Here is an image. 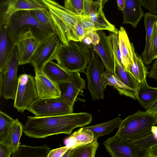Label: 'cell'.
Returning a JSON list of instances; mask_svg holds the SVG:
<instances>
[{
	"label": "cell",
	"mask_w": 157,
	"mask_h": 157,
	"mask_svg": "<svg viewBox=\"0 0 157 157\" xmlns=\"http://www.w3.org/2000/svg\"><path fill=\"white\" fill-rule=\"evenodd\" d=\"M91 114L87 112L48 117H27L23 132L30 138H44L59 134L70 135L73 129L90 124Z\"/></svg>",
	"instance_id": "obj_1"
},
{
	"label": "cell",
	"mask_w": 157,
	"mask_h": 157,
	"mask_svg": "<svg viewBox=\"0 0 157 157\" xmlns=\"http://www.w3.org/2000/svg\"><path fill=\"white\" fill-rule=\"evenodd\" d=\"M7 29L16 45L20 37L28 31H31L40 42L56 34L52 28L40 21L32 10H20L13 13L7 22Z\"/></svg>",
	"instance_id": "obj_2"
},
{
	"label": "cell",
	"mask_w": 157,
	"mask_h": 157,
	"mask_svg": "<svg viewBox=\"0 0 157 157\" xmlns=\"http://www.w3.org/2000/svg\"><path fill=\"white\" fill-rule=\"evenodd\" d=\"M89 49L82 41L71 40L66 44L61 42L52 59L69 73H85L90 55Z\"/></svg>",
	"instance_id": "obj_3"
},
{
	"label": "cell",
	"mask_w": 157,
	"mask_h": 157,
	"mask_svg": "<svg viewBox=\"0 0 157 157\" xmlns=\"http://www.w3.org/2000/svg\"><path fill=\"white\" fill-rule=\"evenodd\" d=\"M47 6L54 26L56 33L62 42L78 41L76 26L84 18V15L73 13L55 0H42Z\"/></svg>",
	"instance_id": "obj_4"
},
{
	"label": "cell",
	"mask_w": 157,
	"mask_h": 157,
	"mask_svg": "<svg viewBox=\"0 0 157 157\" xmlns=\"http://www.w3.org/2000/svg\"><path fill=\"white\" fill-rule=\"evenodd\" d=\"M157 121V115L139 110L122 120L115 136L127 141L141 139L152 133Z\"/></svg>",
	"instance_id": "obj_5"
},
{
	"label": "cell",
	"mask_w": 157,
	"mask_h": 157,
	"mask_svg": "<svg viewBox=\"0 0 157 157\" xmlns=\"http://www.w3.org/2000/svg\"><path fill=\"white\" fill-rule=\"evenodd\" d=\"M74 106L61 97L56 98H38L27 108L37 117H48L72 113Z\"/></svg>",
	"instance_id": "obj_6"
},
{
	"label": "cell",
	"mask_w": 157,
	"mask_h": 157,
	"mask_svg": "<svg viewBox=\"0 0 157 157\" xmlns=\"http://www.w3.org/2000/svg\"><path fill=\"white\" fill-rule=\"evenodd\" d=\"M90 55L86 74L87 88L93 101L103 99L104 89L103 87L105 67L94 49H90Z\"/></svg>",
	"instance_id": "obj_7"
},
{
	"label": "cell",
	"mask_w": 157,
	"mask_h": 157,
	"mask_svg": "<svg viewBox=\"0 0 157 157\" xmlns=\"http://www.w3.org/2000/svg\"><path fill=\"white\" fill-rule=\"evenodd\" d=\"M38 98L35 78L31 75L27 74L20 75L14 100V108L18 112L22 113Z\"/></svg>",
	"instance_id": "obj_8"
},
{
	"label": "cell",
	"mask_w": 157,
	"mask_h": 157,
	"mask_svg": "<svg viewBox=\"0 0 157 157\" xmlns=\"http://www.w3.org/2000/svg\"><path fill=\"white\" fill-rule=\"evenodd\" d=\"M19 65L18 53L16 46L12 55L2 72L4 85L2 96L6 99L15 100L18 84L17 75Z\"/></svg>",
	"instance_id": "obj_9"
},
{
	"label": "cell",
	"mask_w": 157,
	"mask_h": 157,
	"mask_svg": "<svg viewBox=\"0 0 157 157\" xmlns=\"http://www.w3.org/2000/svg\"><path fill=\"white\" fill-rule=\"evenodd\" d=\"M61 42L56 34L40 42L30 60L34 70L42 71L45 64L52 58Z\"/></svg>",
	"instance_id": "obj_10"
},
{
	"label": "cell",
	"mask_w": 157,
	"mask_h": 157,
	"mask_svg": "<svg viewBox=\"0 0 157 157\" xmlns=\"http://www.w3.org/2000/svg\"><path fill=\"white\" fill-rule=\"evenodd\" d=\"M103 144L112 157H145L146 151L134 146L129 141L118 138L116 136L109 137Z\"/></svg>",
	"instance_id": "obj_11"
},
{
	"label": "cell",
	"mask_w": 157,
	"mask_h": 157,
	"mask_svg": "<svg viewBox=\"0 0 157 157\" xmlns=\"http://www.w3.org/2000/svg\"><path fill=\"white\" fill-rule=\"evenodd\" d=\"M66 81L58 83L61 92V96L74 106L78 95L85 88V81L79 72H70Z\"/></svg>",
	"instance_id": "obj_12"
},
{
	"label": "cell",
	"mask_w": 157,
	"mask_h": 157,
	"mask_svg": "<svg viewBox=\"0 0 157 157\" xmlns=\"http://www.w3.org/2000/svg\"><path fill=\"white\" fill-rule=\"evenodd\" d=\"M100 36L99 43L92 44L94 49L103 64L106 70L113 74L115 68V55L113 52L109 35L107 36L102 30L97 31Z\"/></svg>",
	"instance_id": "obj_13"
},
{
	"label": "cell",
	"mask_w": 157,
	"mask_h": 157,
	"mask_svg": "<svg viewBox=\"0 0 157 157\" xmlns=\"http://www.w3.org/2000/svg\"><path fill=\"white\" fill-rule=\"evenodd\" d=\"M48 10L42 0H9L5 11L0 14V24H7L12 14L20 10Z\"/></svg>",
	"instance_id": "obj_14"
},
{
	"label": "cell",
	"mask_w": 157,
	"mask_h": 157,
	"mask_svg": "<svg viewBox=\"0 0 157 157\" xmlns=\"http://www.w3.org/2000/svg\"><path fill=\"white\" fill-rule=\"evenodd\" d=\"M35 80L39 98L50 99L59 98L61 92L58 84L49 78L43 71L34 70Z\"/></svg>",
	"instance_id": "obj_15"
},
{
	"label": "cell",
	"mask_w": 157,
	"mask_h": 157,
	"mask_svg": "<svg viewBox=\"0 0 157 157\" xmlns=\"http://www.w3.org/2000/svg\"><path fill=\"white\" fill-rule=\"evenodd\" d=\"M40 43L30 31L24 33L20 37L16 44L19 65L30 63L32 57Z\"/></svg>",
	"instance_id": "obj_16"
},
{
	"label": "cell",
	"mask_w": 157,
	"mask_h": 157,
	"mask_svg": "<svg viewBox=\"0 0 157 157\" xmlns=\"http://www.w3.org/2000/svg\"><path fill=\"white\" fill-rule=\"evenodd\" d=\"M16 46L8 33L7 24H0V72L8 63Z\"/></svg>",
	"instance_id": "obj_17"
},
{
	"label": "cell",
	"mask_w": 157,
	"mask_h": 157,
	"mask_svg": "<svg viewBox=\"0 0 157 157\" xmlns=\"http://www.w3.org/2000/svg\"><path fill=\"white\" fill-rule=\"evenodd\" d=\"M119 44L122 65L125 70L130 73L134 63L133 52L135 48L130 43L127 33L122 26L118 30Z\"/></svg>",
	"instance_id": "obj_18"
},
{
	"label": "cell",
	"mask_w": 157,
	"mask_h": 157,
	"mask_svg": "<svg viewBox=\"0 0 157 157\" xmlns=\"http://www.w3.org/2000/svg\"><path fill=\"white\" fill-rule=\"evenodd\" d=\"M141 5L138 0H125L124 8L122 11L123 24H130L135 28L144 16Z\"/></svg>",
	"instance_id": "obj_19"
},
{
	"label": "cell",
	"mask_w": 157,
	"mask_h": 157,
	"mask_svg": "<svg viewBox=\"0 0 157 157\" xmlns=\"http://www.w3.org/2000/svg\"><path fill=\"white\" fill-rule=\"evenodd\" d=\"M144 24L146 30V44L142 54V59L146 65L150 64L151 47L153 27L157 21V15L147 12L144 15Z\"/></svg>",
	"instance_id": "obj_20"
},
{
	"label": "cell",
	"mask_w": 157,
	"mask_h": 157,
	"mask_svg": "<svg viewBox=\"0 0 157 157\" xmlns=\"http://www.w3.org/2000/svg\"><path fill=\"white\" fill-rule=\"evenodd\" d=\"M136 96L141 105L146 110L157 100V87H151L147 82L140 84L136 90Z\"/></svg>",
	"instance_id": "obj_21"
},
{
	"label": "cell",
	"mask_w": 157,
	"mask_h": 157,
	"mask_svg": "<svg viewBox=\"0 0 157 157\" xmlns=\"http://www.w3.org/2000/svg\"><path fill=\"white\" fill-rule=\"evenodd\" d=\"M94 139V135L91 130L86 127L82 128L74 132L64 141L65 146L72 149L91 142Z\"/></svg>",
	"instance_id": "obj_22"
},
{
	"label": "cell",
	"mask_w": 157,
	"mask_h": 157,
	"mask_svg": "<svg viewBox=\"0 0 157 157\" xmlns=\"http://www.w3.org/2000/svg\"><path fill=\"white\" fill-rule=\"evenodd\" d=\"M107 86H113L121 95H124L135 100L136 99L134 91L122 82L115 72L112 74L106 70L103 83L104 90Z\"/></svg>",
	"instance_id": "obj_23"
},
{
	"label": "cell",
	"mask_w": 157,
	"mask_h": 157,
	"mask_svg": "<svg viewBox=\"0 0 157 157\" xmlns=\"http://www.w3.org/2000/svg\"><path fill=\"white\" fill-rule=\"evenodd\" d=\"M23 131V126L18 119H14L8 128L6 140L2 143L10 147L12 154L14 153L19 147V141Z\"/></svg>",
	"instance_id": "obj_24"
},
{
	"label": "cell",
	"mask_w": 157,
	"mask_h": 157,
	"mask_svg": "<svg viewBox=\"0 0 157 157\" xmlns=\"http://www.w3.org/2000/svg\"><path fill=\"white\" fill-rule=\"evenodd\" d=\"M93 0H64V6L66 9L76 14L87 15L96 11Z\"/></svg>",
	"instance_id": "obj_25"
},
{
	"label": "cell",
	"mask_w": 157,
	"mask_h": 157,
	"mask_svg": "<svg viewBox=\"0 0 157 157\" xmlns=\"http://www.w3.org/2000/svg\"><path fill=\"white\" fill-rule=\"evenodd\" d=\"M51 148L46 144L33 147L20 145L13 157H48Z\"/></svg>",
	"instance_id": "obj_26"
},
{
	"label": "cell",
	"mask_w": 157,
	"mask_h": 157,
	"mask_svg": "<svg viewBox=\"0 0 157 157\" xmlns=\"http://www.w3.org/2000/svg\"><path fill=\"white\" fill-rule=\"evenodd\" d=\"M42 71L49 78L58 83L67 80L70 76L69 73L52 60L45 64Z\"/></svg>",
	"instance_id": "obj_27"
},
{
	"label": "cell",
	"mask_w": 157,
	"mask_h": 157,
	"mask_svg": "<svg viewBox=\"0 0 157 157\" xmlns=\"http://www.w3.org/2000/svg\"><path fill=\"white\" fill-rule=\"evenodd\" d=\"M97 139L75 148L69 149L63 157H94L98 146Z\"/></svg>",
	"instance_id": "obj_28"
},
{
	"label": "cell",
	"mask_w": 157,
	"mask_h": 157,
	"mask_svg": "<svg viewBox=\"0 0 157 157\" xmlns=\"http://www.w3.org/2000/svg\"><path fill=\"white\" fill-rule=\"evenodd\" d=\"M122 119L118 117L106 122L86 127L93 132L94 138L98 139L103 136L109 134L116 128H119Z\"/></svg>",
	"instance_id": "obj_29"
},
{
	"label": "cell",
	"mask_w": 157,
	"mask_h": 157,
	"mask_svg": "<svg viewBox=\"0 0 157 157\" xmlns=\"http://www.w3.org/2000/svg\"><path fill=\"white\" fill-rule=\"evenodd\" d=\"M133 56L134 63L130 73L139 84L147 82L146 77L148 72L141 56L135 52V50Z\"/></svg>",
	"instance_id": "obj_30"
},
{
	"label": "cell",
	"mask_w": 157,
	"mask_h": 157,
	"mask_svg": "<svg viewBox=\"0 0 157 157\" xmlns=\"http://www.w3.org/2000/svg\"><path fill=\"white\" fill-rule=\"evenodd\" d=\"M115 72L119 78L124 84L133 90L135 93L139 84L132 76L125 69L123 65L118 60L115 56Z\"/></svg>",
	"instance_id": "obj_31"
},
{
	"label": "cell",
	"mask_w": 157,
	"mask_h": 157,
	"mask_svg": "<svg viewBox=\"0 0 157 157\" xmlns=\"http://www.w3.org/2000/svg\"><path fill=\"white\" fill-rule=\"evenodd\" d=\"M102 9L103 8L100 6L96 11L85 15L86 17L101 26L104 30H108L118 35V30L114 25L107 19Z\"/></svg>",
	"instance_id": "obj_32"
},
{
	"label": "cell",
	"mask_w": 157,
	"mask_h": 157,
	"mask_svg": "<svg viewBox=\"0 0 157 157\" xmlns=\"http://www.w3.org/2000/svg\"><path fill=\"white\" fill-rule=\"evenodd\" d=\"M14 120L6 113L0 111V142L6 140L8 128Z\"/></svg>",
	"instance_id": "obj_33"
},
{
	"label": "cell",
	"mask_w": 157,
	"mask_h": 157,
	"mask_svg": "<svg viewBox=\"0 0 157 157\" xmlns=\"http://www.w3.org/2000/svg\"><path fill=\"white\" fill-rule=\"evenodd\" d=\"M33 11L40 21L50 27L55 32L54 26L48 10H36Z\"/></svg>",
	"instance_id": "obj_34"
},
{
	"label": "cell",
	"mask_w": 157,
	"mask_h": 157,
	"mask_svg": "<svg viewBox=\"0 0 157 157\" xmlns=\"http://www.w3.org/2000/svg\"><path fill=\"white\" fill-rule=\"evenodd\" d=\"M113 50L116 58L122 64L121 56L118 35L114 33H109Z\"/></svg>",
	"instance_id": "obj_35"
},
{
	"label": "cell",
	"mask_w": 157,
	"mask_h": 157,
	"mask_svg": "<svg viewBox=\"0 0 157 157\" xmlns=\"http://www.w3.org/2000/svg\"><path fill=\"white\" fill-rule=\"evenodd\" d=\"M84 16V18L79 22L84 28L90 31L104 30L101 26L86 17L85 15Z\"/></svg>",
	"instance_id": "obj_36"
},
{
	"label": "cell",
	"mask_w": 157,
	"mask_h": 157,
	"mask_svg": "<svg viewBox=\"0 0 157 157\" xmlns=\"http://www.w3.org/2000/svg\"><path fill=\"white\" fill-rule=\"evenodd\" d=\"M157 58V21L154 25L151 47V60Z\"/></svg>",
	"instance_id": "obj_37"
},
{
	"label": "cell",
	"mask_w": 157,
	"mask_h": 157,
	"mask_svg": "<svg viewBox=\"0 0 157 157\" xmlns=\"http://www.w3.org/2000/svg\"><path fill=\"white\" fill-rule=\"evenodd\" d=\"M143 6L150 13L157 14V0H138Z\"/></svg>",
	"instance_id": "obj_38"
},
{
	"label": "cell",
	"mask_w": 157,
	"mask_h": 157,
	"mask_svg": "<svg viewBox=\"0 0 157 157\" xmlns=\"http://www.w3.org/2000/svg\"><path fill=\"white\" fill-rule=\"evenodd\" d=\"M69 148L65 146L50 151L48 157H63Z\"/></svg>",
	"instance_id": "obj_39"
},
{
	"label": "cell",
	"mask_w": 157,
	"mask_h": 157,
	"mask_svg": "<svg viewBox=\"0 0 157 157\" xmlns=\"http://www.w3.org/2000/svg\"><path fill=\"white\" fill-rule=\"evenodd\" d=\"M76 31L78 41H80L91 32L84 28L79 23L76 26Z\"/></svg>",
	"instance_id": "obj_40"
},
{
	"label": "cell",
	"mask_w": 157,
	"mask_h": 157,
	"mask_svg": "<svg viewBox=\"0 0 157 157\" xmlns=\"http://www.w3.org/2000/svg\"><path fill=\"white\" fill-rule=\"evenodd\" d=\"M12 154L10 147L4 143L0 142V157H10Z\"/></svg>",
	"instance_id": "obj_41"
},
{
	"label": "cell",
	"mask_w": 157,
	"mask_h": 157,
	"mask_svg": "<svg viewBox=\"0 0 157 157\" xmlns=\"http://www.w3.org/2000/svg\"><path fill=\"white\" fill-rule=\"evenodd\" d=\"M145 157H157V143L151 146L146 151Z\"/></svg>",
	"instance_id": "obj_42"
},
{
	"label": "cell",
	"mask_w": 157,
	"mask_h": 157,
	"mask_svg": "<svg viewBox=\"0 0 157 157\" xmlns=\"http://www.w3.org/2000/svg\"><path fill=\"white\" fill-rule=\"evenodd\" d=\"M91 39L93 44H98L100 40V36L97 31L90 32L87 34Z\"/></svg>",
	"instance_id": "obj_43"
},
{
	"label": "cell",
	"mask_w": 157,
	"mask_h": 157,
	"mask_svg": "<svg viewBox=\"0 0 157 157\" xmlns=\"http://www.w3.org/2000/svg\"><path fill=\"white\" fill-rule=\"evenodd\" d=\"M146 111L148 113L157 115V100Z\"/></svg>",
	"instance_id": "obj_44"
},
{
	"label": "cell",
	"mask_w": 157,
	"mask_h": 157,
	"mask_svg": "<svg viewBox=\"0 0 157 157\" xmlns=\"http://www.w3.org/2000/svg\"><path fill=\"white\" fill-rule=\"evenodd\" d=\"M9 0H0V14L6 10L8 4Z\"/></svg>",
	"instance_id": "obj_45"
},
{
	"label": "cell",
	"mask_w": 157,
	"mask_h": 157,
	"mask_svg": "<svg viewBox=\"0 0 157 157\" xmlns=\"http://www.w3.org/2000/svg\"><path fill=\"white\" fill-rule=\"evenodd\" d=\"M90 49L92 48L91 45L92 44V41L91 38L87 35L82 40Z\"/></svg>",
	"instance_id": "obj_46"
},
{
	"label": "cell",
	"mask_w": 157,
	"mask_h": 157,
	"mask_svg": "<svg viewBox=\"0 0 157 157\" xmlns=\"http://www.w3.org/2000/svg\"><path fill=\"white\" fill-rule=\"evenodd\" d=\"M109 0H97L94 1V4L97 9H98L100 6H101L103 8L105 4Z\"/></svg>",
	"instance_id": "obj_47"
},
{
	"label": "cell",
	"mask_w": 157,
	"mask_h": 157,
	"mask_svg": "<svg viewBox=\"0 0 157 157\" xmlns=\"http://www.w3.org/2000/svg\"><path fill=\"white\" fill-rule=\"evenodd\" d=\"M148 74L150 78L155 79L157 82V70L151 67Z\"/></svg>",
	"instance_id": "obj_48"
},
{
	"label": "cell",
	"mask_w": 157,
	"mask_h": 157,
	"mask_svg": "<svg viewBox=\"0 0 157 157\" xmlns=\"http://www.w3.org/2000/svg\"><path fill=\"white\" fill-rule=\"evenodd\" d=\"M125 1V0H117L118 8L122 12L124 8Z\"/></svg>",
	"instance_id": "obj_49"
},
{
	"label": "cell",
	"mask_w": 157,
	"mask_h": 157,
	"mask_svg": "<svg viewBox=\"0 0 157 157\" xmlns=\"http://www.w3.org/2000/svg\"><path fill=\"white\" fill-rule=\"evenodd\" d=\"M3 85L4 80L3 75L2 73L0 72V95L1 97L2 96Z\"/></svg>",
	"instance_id": "obj_50"
},
{
	"label": "cell",
	"mask_w": 157,
	"mask_h": 157,
	"mask_svg": "<svg viewBox=\"0 0 157 157\" xmlns=\"http://www.w3.org/2000/svg\"><path fill=\"white\" fill-rule=\"evenodd\" d=\"M151 67L157 70V58L155 59L154 61L152 67Z\"/></svg>",
	"instance_id": "obj_51"
},
{
	"label": "cell",
	"mask_w": 157,
	"mask_h": 157,
	"mask_svg": "<svg viewBox=\"0 0 157 157\" xmlns=\"http://www.w3.org/2000/svg\"><path fill=\"white\" fill-rule=\"evenodd\" d=\"M156 125H157V121L156 122Z\"/></svg>",
	"instance_id": "obj_52"
}]
</instances>
